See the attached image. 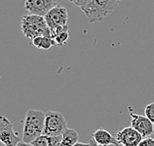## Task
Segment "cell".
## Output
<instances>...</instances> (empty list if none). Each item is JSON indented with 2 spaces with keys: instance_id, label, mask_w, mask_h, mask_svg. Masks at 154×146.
Here are the masks:
<instances>
[{
  "instance_id": "277c9868",
  "label": "cell",
  "mask_w": 154,
  "mask_h": 146,
  "mask_svg": "<svg viewBox=\"0 0 154 146\" xmlns=\"http://www.w3.org/2000/svg\"><path fill=\"white\" fill-rule=\"evenodd\" d=\"M67 128V121L64 115L55 111H48L45 113L43 134L47 136L62 135Z\"/></svg>"
},
{
  "instance_id": "ffe728a7",
  "label": "cell",
  "mask_w": 154,
  "mask_h": 146,
  "mask_svg": "<svg viewBox=\"0 0 154 146\" xmlns=\"http://www.w3.org/2000/svg\"><path fill=\"white\" fill-rule=\"evenodd\" d=\"M74 146H91V143H82V142H77Z\"/></svg>"
},
{
  "instance_id": "6da1fadb",
  "label": "cell",
  "mask_w": 154,
  "mask_h": 146,
  "mask_svg": "<svg viewBox=\"0 0 154 146\" xmlns=\"http://www.w3.org/2000/svg\"><path fill=\"white\" fill-rule=\"evenodd\" d=\"M44 122L45 113L40 110L29 109L26 115L22 140L27 143H32L35 138L42 135Z\"/></svg>"
},
{
  "instance_id": "9a60e30c",
  "label": "cell",
  "mask_w": 154,
  "mask_h": 146,
  "mask_svg": "<svg viewBox=\"0 0 154 146\" xmlns=\"http://www.w3.org/2000/svg\"><path fill=\"white\" fill-rule=\"evenodd\" d=\"M144 116L147 117V119L154 125V102L145 106Z\"/></svg>"
},
{
  "instance_id": "7a4b0ae2",
  "label": "cell",
  "mask_w": 154,
  "mask_h": 146,
  "mask_svg": "<svg viewBox=\"0 0 154 146\" xmlns=\"http://www.w3.org/2000/svg\"><path fill=\"white\" fill-rule=\"evenodd\" d=\"M122 0H92L82 11L88 17L89 23H97L103 21L119 6Z\"/></svg>"
},
{
  "instance_id": "d6986e66",
  "label": "cell",
  "mask_w": 154,
  "mask_h": 146,
  "mask_svg": "<svg viewBox=\"0 0 154 146\" xmlns=\"http://www.w3.org/2000/svg\"><path fill=\"white\" fill-rule=\"evenodd\" d=\"M17 146H32V143H27V142H25L23 140H21L19 143L17 144Z\"/></svg>"
},
{
  "instance_id": "4fadbf2b",
  "label": "cell",
  "mask_w": 154,
  "mask_h": 146,
  "mask_svg": "<svg viewBox=\"0 0 154 146\" xmlns=\"http://www.w3.org/2000/svg\"><path fill=\"white\" fill-rule=\"evenodd\" d=\"M32 44L37 49L48 50L53 45H55V42L50 36H37L32 39Z\"/></svg>"
},
{
  "instance_id": "8992f818",
  "label": "cell",
  "mask_w": 154,
  "mask_h": 146,
  "mask_svg": "<svg viewBox=\"0 0 154 146\" xmlns=\"http://www.w3.org/2000/svg\"><path fill=\"white\" fill-rule=\"evenodd\" d=\"M44 19L50 29L67 26L69 20L68 10L61 5H57L44 16Z\"/></svg>"
},
{
  "instance_id": "7c38bea8",
  "label": "cell",
  "mask_w": 154,
  "mask_h": 146,
  "mask_svg": "<svg viewBox=\"0 0 154 146\" xmlns=\"http://www.w3.org/2000/svg\"><path fill=\"white\" fill-rule=\"evenodd\" d=\"M79 140V134L73 129H67L62 134V141L59 146H74Z\"/></svg>"
},
{
  "instance_id": "30bf717a",
  "label": "cell",
  "mask_w": 154,
  "mask_h": 146,
  "mask_svg": "<svg viewBox=\"0 0 154 146\" xmlns=\"http://www.w3.org/2000/svg\"><path fill=\"white\" fill-rule=\"evenodd\" d=\"M92 138L95 140L96 143L103 146H109V145H115V146H121L119 142L116 139V137L111 134L110 132L106 129H100L95 130L92 133Z\"/></svg>"
},
{
  "instance_id": "5b68a950",
  "label": "cell",
  "mask_w": 154,
  "mask_h": 146,
  "mask_svg": "<svg viewBox=\"0 0 154 146\" xmlns=\"http://www.w3.org/2000/svg\"><path fill=\"white\" fill-rule=\"evenodd\" d=\"M21 140L12 123L5 116H0V141L6 146H17Z\"/></svg>"
},
{
  "instance_id": "e0dca14e",
  "label": "cell",
  "mask_w": 154,
  "mask_h": 146,
  "mask_svg": "<svg viewBox=\"0 0 154 146\" xmlns=\"http://www.w3.org/2000/svg\"><path fill=\"white\" fill-rule=\"evenodd\" d=\"M71 3H73L76 6L80 7V8H84L86 5H88L89 3H91L92 0H69Z\"/></svg>"
},
{
  "instance_id": "52a82bcc",
  "label": "cell",
  "mask_w": 154,
  "mask_h": 146,
  "mask_svg": "<svg viewBox=\"0 0 154 146\" xmlns=\"http://www.w3.org/2000/svg\"><path fill=\"white\" fill-rule=\"evenodd\" d=\"M57 5V0H26L25 9L32 15L44 17Z\"/></svg>"
},
{
  "instance_id": "44dd1931",
  "label": "cell",
  "mask_w": 154,
  "mask_h": 146,
  "mask_svg": "<svg viewBox=\"0 0 154 146\" xmlns=\"http://www.w3.org/2000/svg\"><path fill=\"white\" fill-rule=\"evenodd\" d=\"M89 143H91V146H103V145H100V144H98V143H96L95 140L93 139V138H91V142H89Z\"/></svg>"
},
{
  "instance_id": "2e32d148",
  "label": "cell",
  "mask_w": 154,
  "mask_h": 146,
  "mask_svg": "<svg viewBox=\"0 0 154 146\" xmlns=\"http://www.w3.org/2000/svg\"><path fill=\"white\" fill-rule=\"evenodd\" d=\"M51 31V37L53 38L55 35H59L60 32H65V31H69V26H62V27H58V28H55L53 29H50Z\"/></svg>"
},
{
  "instance_id": "9c48e42d",
  "label": "cell",
  "mask_w": 154,
  "mask_h": 146,
  "mask_svg": "<svg viewBox=\"0 0 154 146\" xmlns=\"http://www.w3.org/2000/svg\"><path fill=\"white\" fill-rule=\"evenodd\" d=\"M115 137L121 146H137L143 139L141 134L131 126L120 129Z\"/></svg>"
},
{
  "instance_id": "3957f363",
  "label": "cell",
  "mask_w": 154,
  "mask_h": 146,
  "mask_svg": "<svg viewBox=\"0 0 154 146\" xmlns=\"http://www.w3.org/2000/svg\"><path fill=\"white\" fill-rule=\"evenodd\" d=\"M21 29L23 35L29 39L37 36H50L51 31L46 24L44 17L37 15H25L21 21Z\"/></svg>"
},
{
  "instance_id": "5bb4252c",
  "label": "cell",
  "mask_w": 154,
  "mask_h": 146,
  "mask_svg": "<svg viewBox=\"0 0 154 146\" xmlns=\"http://www.w3.org/2000/svg\"><path fill=\"white\" fill-rule=\"evenodd\" d=\"M69 37H70L69 31H65V32H60L57 35H55L52 39L54 40L55 45L63 46V45H65V44L67 43V41L69 40Z\"/></svg>"
},
{
  "instance_id": "ac0fdd59",
  "label": "cell",
  "mask_w": 154,
  "mask_h": 146,
  "mask_svg": "<svg viewBox=\"0 0 154 146\" xmlns=\"http://www.w3.org/2000/svg\"><path fill=\"white\" fill-rule=\"evenodd\" d=\"M137 146H154V139L151 137H145Z\"/></svg>"
},
{
  "instance_id": "ba28073f",
  "label": "cell",
  "mask_w": 154,
  "mask_h": 146,
  "mask_svg": "<svg viewBox=\"0 0 154 146\" xmlns=\"http://www.w3.org/2000/svg\"><path fill=\"white\" fill-rule=\"evenodd\" d=\"M130 108L131 126L140 132L142 137H149L154 132V125L147 119V117L134 113Z\"/></svg>"
},
{
  "instance_id": "8fae6325",
  "label": "cell",
  "mask_w": 154,
  "mask_h": 146,
  "mask_svg": "<svg viewBox=\"0 0 154 146\" xmlns=\"http://www.w3.org/2000/svg\"><path fill=\"white\" fill-rule=\"evenodd\" d=\"M62 141V135L58 136H47L42 135L35 138L32 142V146H59Z\"/></svg>"
},
{
  "instance_id": "7402d4cb",
  "label": "cell",
  "mask_w": 154,
  "mask_h": 146,
  "mask_svg": "<svg viewBox=\"0 0 154 146\" xmlns=\"http://www.w3.org/2000/svg\"><path fill=\"white\" fill-rule=\"evenodd\" d=\"M0 146H6V145H5L4 143H2V142H1V141H0Z\"/></svg>"
}]
</instances>
